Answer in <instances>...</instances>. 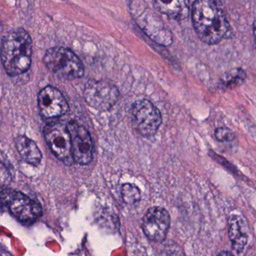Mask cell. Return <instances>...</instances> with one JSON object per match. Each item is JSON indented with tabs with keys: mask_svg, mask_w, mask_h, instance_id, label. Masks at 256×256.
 <instances>
[{
	"mask_svg": "<svg viewBox=\"0 0 256 256\" xmlns=\"http://www.w3.org/2000/svg\"><path fill=\"white\" fill-rule=\"evenodd\" d=\"M228 228L233 250L237 254H242L249 238L248 222L244 216L239 212H232L228 218Z\"/></svg>",
	"mask_w": 256,
	"mask_h": 256,
	"instance_id": "12",
	"label": "cell"
},
{
	"mask_svg": "<svg viewBox=\"0 0 256 256\" xmlns=\"http://www.w3.org/2000/svg\"><path fill=\"white\" fill-rule=\"evenodd\" d=\"M252 32H254V40H255L256 49V20L254 21V24H252Z\"/></svg>",
	"mask_w": 256,
	"mask_h": 256,
	"instance_id": "19",
	"label": "cell"
},
{
	"mask_svg": "<svg viewBox=\"0 0 256 256\" xmlns=\"http://www.w3.org/2000/svg\"><path fill=\"white\" fill-rule=\"evenodd\" d=\"M130 116L132 126L143 136L154 135L162 124V116L159 110L144 99L132 104Z\"/></svg>",
	"mask_w": 256,
	"mask_h": 256,
	"instance_id": "6",
	"label": "cell"
},
{
	"mask_svg": "<svg viewBox=\"0 0 256 256\" xmlns=\"http://www.w3.org/2000/svg\"><path fill=\"white\" fill-rule=\"evenodd\" d=\"M234 256L232 255V254H231V252H222L221 254H219V256Z\"/></svg>",
	"mask_w": 256,
	"mask_h": 256,
	"instance_id": "20",
	"label": "cell"
},
{
	"mask_svg": "<svg viewBox=\"0 0 256 256\" xmlns=\"http://www.w3.org/2000/svg\"><path fill=\"white\" fill-rule=\"evenodd\" d=\"M122 194L124 201L128 204H137L140 201L141 195L140 191L135 185L130 184H126L123 185L122 189Z\"/></svg>",
	"mask_w": 256,
	"mask_h": 256,
	"instance_id": "16",
	"label": "cell"
},
{
	"mask_svg": "<svg viewBox=\"0 0 256 256\" xmlns=\"http://www.w3.org/2000/svg\"><path fill=\"white\" fill-rule=\"evenodd\" d=\"M68 126L72 136L74 160L81 165L90 164L92 160L94 146L90 132L75 122L69 123Z\"/></svg>",
	"mask_w": 256,
	"mask_h": 256,
	"instance_id": "10",
	"label": "cell"
},
{
	"mask_svg": "<svg viewBox=\"0 0 256 256\" xmlns=\"http://www.w3.org/2000/svg\"><path fill=\"white\" fill-rule=\"evenodd\" d=\"M40 114L45 120H54L64 115L68 111L67 100L61 92L48 86L40 90L38 98Z\"/></svg>",
	"mask_w": 256,
	"mask_h": 256,
	"instance_id": "9",
	"label": "cell"
},
{
	"mask_svg": "<svg viewBox=\"0 0 256 256\" xmlns=\"http://www.w3.org/2000/svg\"><path fill=\"white\" fill-rule=\"evenodd\" d=\"M44 62L50 72L66 79H76L84 76V66L79 57L70 50L55 46L46 50Z\"/></svg>",
	"mask_w": 256,
	"mask_h": 256,
	"instance_id": "4",
	"label": "cell"
},
{
	"mask_svg": "<svg viewBox=\"0 0 256 256\" xmlns=\"http://www.w3.org/2000/svg\"><path fill=\"white\" fill-rule=\"evenodd\" d=\"M12 179L10 172L4 164L0 162V184L2 186L8 184Z\"/></svg>",
	"mask_w": 256,
	"mask_h": 256,
	"instance_id": "18",
	"label": "cell"
},
{
	"mask_svg": "<svg viewBox=\"0 0 256 256\" xmlns=\"http://www.w3.org/2000/svg\"><path fill=\"white\" fill-rule=\"evenodd\" d=\"M192 20L196 32L207 44L220 43L230 31V22L218 0H196L192 4Z\"/></svg>",
	"mask_w": 256,
	"mask_h": 256,
	"instance_id": "1",
	"label": "cell"
},
{
	"mask_svg": "<svg viewBox=\"0 0 256 256\" xmlns=\"http://www.w3.org/2000/svg\"><path fill=\"white\" fill-rule=\"evenodd\" d=\"M0 204L25 224L36 222L42 214V206L22 192L0 185Z\"/></svg>",
	"mask_w": 256,
	"mask_h": 256,
	"instance_id": "3",
	"label": "cell"
},
{
	"mask_svg": "<svg viewBox=\"0 0 256 256\" xmlns=\"http://www.w3.org/2000/svg\"><path fill=\"white\" fill-rule=\"evenodd\" d=\"M84 98L94 109L106 111L118 102L120 91L112 82L106 80H92L86 85Z\"/></svg>",
	"mask_w": 256,
	"mask_h": 256,
	"instance_id": "7",
	"label": "cell"
},
{
	"mask_svg": "<svg viewBox=\"0 0 256 256\" xmlns=\"http://www.w3.org/2000/svg\"><path fill=\"white\" fill-rule=\"evenodd\" d=\"M16 148L22 159L32 166L40 164L42 160V152L36 143L26 136H19L15 140Z\"/></svg>",
	"mask_w": 256,
	"mask_h": 256,
	"instance_id": "14",
	"label": "cell"
},
{
	"mask_svg": "<svg viewBox=\"0 0 256 256\" xmlns=\"http://www.w3.org/2000/svg\"><path fill=\"white\" fill-rule=\"evenodd\" d=\"M156 10L172 19L182 20L190 13L189 0H152Z\"/></svg>",
	"mask_w": 256,
	"mask_h": 256,
	"instance_id": "13",
	"label": "cell"
},
{
	"mask_svg": "<svg viewBox=\"0 0 256 256\" xmlns=\"http://www.w3.org/2000/svg\"><path fill=\"white\" fill-rule=\"evenodd\" d=\"M44 136L56 158L66 165L74 164L72 136L68 124L52 122L44 128Z\"/></svg>",
	"mask_w": 256,
	"mask_h": 256,
	"instance_id": "5",
	"label": "cell"
},
{
	"mask_svg": "<svg viewBox=\"0 0 256 256\" xmlns=\"http://www.w3.org/2000/svg\"><path fill=\"white\" fill-rule=\"evenodd\" d=\"M140 26L146 34L154 42L162 46H170L172 43V34L166 28L159 16L150 10L140 16Z\"/></svg>",
	"mask_w": 256,
	"mask_h": 256,
	"instance_id": "11",
	"label": "cell"
},
{
	"mask_svg": "<svg viewBox=\"0 0 256 256\" xmlns=\"http://www.w3.org/2000/svg\"><path fill=\"white\" fill-rule=\"evenodd\" d=\"M142 227L148 238L155 242H162L170 230V214L161 207L150 208L143 218Z\"/></svg>",
	"mask_w": 256,
	"mask_h": 256,
	"instance_id": "8",
	"label": "cell"
},
{
	"mask_svg": "<svg viewBox=\"0 0 256 256\" xmlns=\"http://www.w3.org/2000/svg\"><path fill=\"white\" fill-rule=\"evenodd\" d=\"M32 55V38L24 28L9 32L3 38L0 57L9 76H18L26 72L31 66Z\"/></svg>",
	"mask_w": 256,
	"mask_h": 256,
	"instance_id": "2",
	"label": "cell"
},
{
	"mask_svg": "<svg viewBox=\"0 0 256 256\" xmlns=\"http://www.w3.org/2000/svg\"><path fill=\"white\" fill-rule=\"evenodd\" d=\"M215 138L221 142H231L236 140V136L228 128H218L214 131Z\"/></svg>",
	"mask_w": 256,
	"mask_h": 256,
	"instance_id": "17",
	"label": "cell"
},
{
	"mask_svg": "<svg viewBox=\"0 0 256 256\" xmlns=\"http://www.w3.org/2000/svg\"><path fill=\"white\" fill-rule=\"evenodd\" d=\"M246 79V73L242 68H234L224 74L220 82L224 88H234L242 85Z\"/></svg>",
	"mask_w": 256,
	"mask_h": 256,
	"instance_id": "15",
	"label": "cell"
}]
</instances>
